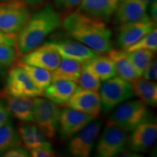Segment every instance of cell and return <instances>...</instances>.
<instances>
[{"instance_id": "1", "label": "cell", "mask_w": 157, "mask_h": 157, "mask_svg": "<svg viewBox=\"0 0 157 157\" xmlns=\"http://www.w3.org/2000/svg\"><path fill=\"white\" fill-rule=\"evenodd\" d=\"M61 24L68 36L98 53H108L113 48L112 32L102 20L77 10L68 13Z\"/></svg>"}, {"instance_id": "2", "label": "cell", "mask_w": 157, "mask_h": 157, "mask_svg": "<svg viewBox=\"0 0 157 157\" xmlns=\"http://www.w3.org/2000/svg\"><path fill=\"white\" fill-rule=\"evenodd\" d=\"M60 25V14L50 4L31 15L25 26L17 34L18 54L23 56L42 45L44 39Z\"/></svg>"}, {"instance_id": "3", "label": "cell", "mask_w": 157, "mask_h": 157, "mask_svg": "<svg viewBox=\"0 0 157 157\" xmlns=\"http://www.w3.org/2000/svg\"><path fill=\"white\" fill-rule=\"evenodd\" d=\"M110 113L109 122L117 125L127 133L132 132L140 124L151 121L147 105L140 100H128L117 105Z\"/></svg>"}, {"instance_id": "4", "label": "cell", "mask_w": 157, "mask_h": 157, "mask_svg": "<svg viewBox=\"0 0 157 157\" xmlns=\"http://www.w3.org/2000/svg\"><path fill=\"white\" fill-rule=\"evenodd\" d=\"M31 17L27 5L22 0H9L0 3V31L17 35Z\"/></svg>"}, {"instance_id": "5", "label": "cell", "mask_w": 157, "mask_h": 157, "mask_svg": "<svg viewBox=\"0 0 157 157\" xmlns=\"http://www.w3.org/2000/svg\"><path fill=\"white\" fill-rule=\"evenodd\" d=\"M99 90L102 110L106 113L135 95L130 82L123 79L119 76L104 81Z\"/></svg>"}, {"instance_id": "6", "label": "cell", "mask_w": 157, "mask_h": 157, "mask_svg": "<svg viewBox=\"0 0 157 157\" xmlns=\"http://www.w3.org/2000/svg\"><path fill=\"white\" fill-rule=\"evenodd\" d=\"M34 122L48 140H52L58 130L60 109L48 98L34 99Z\"/></svg>"}, {"instance_id": "7", "label": "cell", "mask_w": 157, "mask_h": 157, "mask_svg": "<svg viewBox=\"0 0 157 157\" xmlns=\"http://www.w3.org/2000/svg\"><path fill=\"white\" fill-rule=\"evenodd\" d=\"M5 91V94L14 97L36 98L43 95V90L37 87L18 65L9 70Z\"/></svg>"}, {"instance_id": "8", "label": "cell", "mask_w": 157, "mask_h": 157, "mask_svg": "<svg viewBox=\"0 0 157 157\" xmlns=\"http://www.w3.org/2000/svg\"><path fill=\"white\" fill-rule=\"evenodd\" d=\"M128 135L117 125L108 121L96 147L99 157L117 156L127 146Z\"/></svg>"}, {"instance_id": "9", "label": "cell", "mask_w": 157, "mask_h": 157, "mask_svg": "<svg viewBox=\"0 0 157 157\" xmlns=\"http://www.w3.org/2000/svg\"><path fill=\"white\" fill-rule=\"evenodd\" d=\"M102 122L92 120L81 130L71 137L68 151L74 157H87L91 154L95 141L101 132Z\"/></svg>"}, {"instance_id": "10", "label": "cell", "mask_w": 157, "mask_h": 157, "mask_svg": "<svg viewBox=\"0 0 157 157\" xmlns=\"http://www.w3.org/2000/svg\"><path fill=\"white\" fill-rule=\"evenodd\" d=\"M155 28L156 23L150 17L135 22L120 24L116 39L117 47L121 50H127Z\"/></svg>"}, {"instance_id": "11", "label": "cell", "mask_w": 157, "mask_h": 157, "mask_svg": "<svg viewBox=\"0 0 157 157\" xmlns=\"http://www.w3.org/2000/svg\"><path fill=\"white\" fill-rule=\"evenodd\" d=\"M44 44L54 48L61 58L72 59L82 63L100 54L78 41L68 39H52Z\"/></svg>"}, {"instance_id": "12", "label": "cell", "mask_w": 157, "mask_h": 157, "mask_svg": "<svg viewBox=\"0 0 157 157\" xmlns=\"http://www.w3.org/2000/svg\"><path fill=\"white\" fill-rule=\"evenodd\" d=\"M93 119L92 116L71 108L60 110L58 130L60 138L68 140Z\"/></svg>"}, {"instance_id": "13", "label": "cell", "mask_w": 157, "mask_h": 157, "mask_svg": "<svg viewBox=\"0 0 157 157\" xmlns=\"http://www.w3.org/2000/svg\"><path fill=\"white\" fill-rule=\"evenodd\" d=\"M157 125L154 121H145L138 125L128 137L127 146L135 153L147 152L156 143Z\"/></svg>"}, {"instance_id": "14", "label": "cell", "mask_w": 157, "mask_h": 157, "mask_svg": "<svg viewBox=\"0 0 157 157\" xmlns=\"http://www.w3.org/2000/svg\"><path fill=\"white\" fill-rule=\"evenodd\" d=\"M89 114L94 118L99 116L102 111L100 95L96 91L78 89L63 105Z\"/></svg>"}, {"instance_id": "15", "label": "cell", "mask_w": 157, "mask_h": 157, "mask_svg": "<svg viewBox=\"0 0 157 157\" xmlns=\"http://www.w3.org/2000/svg\"><path fill=\"white\" fill-rule=\"evenodd\" d=\"M61 56L54 48L43 44L28 53L23 55L20 63L31 65L52 72L58 67Z\"/></svg>"}, {"instance_id": "16", "label": "cell", "mask_w": 157, "mask_h": 157, "mask_svg": "<svg viewBox=\"0 0 157 157\" xmlns=\"http://www.w3.org/2000/svg\"><path fill=\"white\" fill-rule=\"evenodd\" d=\"M148 5L143 0H119L114 13L115 22L120 25L149 17Z\"/></svg>"}, {"instance_id": "17", "label": "cell", "mask_w": 157, "mask_h": 157, "mask_svg": "<svg viewBox=\"0 0 157 157\" xmlns=\"http://www.w3.org/2000/svg\"><path fill=\"white\" fill-rule=\"evenodd\" d=\"M119 2V0H82L78 10L107 23L114 15Z\"/></svg>"}, {"instance_id": "18", "label": "cell", "mask_w": 157, "mask_h": 157, "mask_svg": "<svg viewBox=\"0 0 157 157\" xmlns=\"http://www.w3.org/2000/svg\"><path fill=\"white\" fill-rule=\"evenodd\" d=\"M7 107L12 116L22 123L34 122V102L33 98L14 97L4 94Z\"/></svg>"}, {"instance_id": "19", "label": "cell", "mask_w": 157, "mask_h": 157, "mask_svg": "<svg viewBox=\"0 0 157 157\" xmlns=\"http://www.w3.org/2000/svg\"><path fill=\"white\" fill-rule=\"evenodd\" d=\"M77 83L68 80H56L43 90V95L58 105H63L78 89Z\"/></svg>"}, {"instance_id": "20", "label": "cell", "mask_w": 157, "mask_h": 157, "mask_svg": "<svg viewBox=\"0 0 157 157\" xmlns=\"http://www.w3.org/2000/svg\"><path fill=\"white\" fill-rule=\"evenodd\" d=\"M98 55L82 63V69L87 71L101 81H105L117 76L114 64L109 57Z\"/></svg>"}, {"instance_id": "21", "label": "cell", "mask_w": 157, "mask_h": 157, "mask_svg": "<svg viewBox=\"0 0 157 157\" xmlns=\"http://www.w3.org/2000/svg\"><path fill=\"white\" fill-rule=\"evenodd\" d=\"M108 53L114 64L117 75L119 77L128 82H132L137 78L140 77L132 63L129 61L126 51L121 49L112 48Z\"/></svg>"}, {"instance_id": "22", "label": "cell", "mask_w": 157, "mask_h": 157, "mask_svg": "<svg viewBox=\"0 0 157 157\" xmlns=\"http://www.w3.org/2000/svg\"><path fill=\"white\" fill-rule=\"evenodd\" d=\"M17 131L21 142L28 151L38 148L39 146L51 145L36 125L32 124V122L23 123L19 127Z\"/></svg>"}, {"instance_id": "23", "label": "cell", "mask_w": 157, "mask_h": 157, "mask_svg": "<svg viewBox=\"0 0 157 157\" xmlns=\"http://www.w3.org/2000/svg\"><path fill=\"white\" fill-rule=\"evenodd\" d=\"M134 95L146 105L152 107L157 105V85L154 81L138 77L130 82Z\"/></svg>"}, {"instance_id": "24", "label": "cell", "mask_w": 157, "mask_h": 157, "mask_svg": "<svg viewBox=\"0 0 157 157\" xmlns=\"http://www.w3.org/2000/svg\"><path fill=\"white\" fill-rule=\"evenodd\" d=\"M82 71V63L72 59L63 58L58 67L51 72L52 82L56 80H68L76 83Z\"/></svg>"}, {"instance_id": "25", "label": "cell", "mask_w": 157, "mask_h": 157, "mask_svg": "<svg viewBox=\"0 0 157 157\" xmlns=\"http://www.w3.org/2000/svg\"><path fill=\"white\" fill-rule=\"evenodd\" d=\"M21 137L13 121L9 120L0 127V154L13 147L21 146Z\"/></svg>"}, {"instance_id": "26", "label": "cell", "mask_w": 157, "mask_h": 157, "mask_svg": "<svg viewBox=\"0 0 157 157\" xmlns=\"http://www.w3.org/2000/svg\"><path fill=\"white\" fill-rule=\"evenodd\" d=\"M17 65L26 72L31 80L41 90H44L52 82V74L50 71L20 62Z\"/></svg>"}, {"instance_id": "27", "label": "cell", "mask_w": 157, "mask_h": 157, "mask_svg": "<svg viewBox=\"0 0 157 157\" xmlns=\"http://www.w3.org/2000/svg\"><path fill=\"white\" fill-rule=\"evenodd\" d=\"M127 54L129 61L132 63L140 77L144 70L154 58V52L148 50H136L127 52Z\"/></svg>"}, {"instance_id": "28", "label": "cell", "mask_w": 157, "mask_h": 157, "mask_svg": "<svg viewBox=\"0 0 157 157\" xmlns=\"http://www.w3.org/2000/svg\"><path fill=\"white\" fill-rule=\"evenodd\" d=\"M136 50H148L156 52L157 50V30L156 28L153 29L150 32L145 35L138 42L131 45L126 52H131Z\"/></svg>"}, {"instance_id": "29", "label": "cell", "mask_w": 157, "mask_h": 157, "mask_svg": "<svg viewBox=\"0 0 157 157\" xmlns=\"http://www.w3.org/2000/svg\"><path fill=\"white\" fill-rule=\"evenodd\" d=\"M76 83L79 84L78 87L82 90L98 92L101 87V80L90 72L82 69Z\"/></svg>"}, {"instance_id": "30", "label": "cell", "mask_w": 157, "mask_h": 157, "mask_svg": "<svg viewBox=\"0 0 157 157\" xmlns=\"http://www.w3.org/2000/svg\"><path fill=\"white\" fill-rule=\"evenodd\" d=\"M19 56L15 47L0 45V66H12L16 61L17 56Z\"/></svg>"}, {"instance_id": "31", "label": "cell", "mask_w": 157, "mask_h": 157, "mask_svg": "<svg viewBox=\"0 0 157 157\" xmlns=\"http://www.w3.org/2000/svg\"><path fill=\"white\" fill-rule=\"evenodd\" d=\"M29 154L31 156L33 157H54L57 156L51 145L31 149Z\"/></svg>"}, {"instance_id": "32", "label": "cell", "mask_w": 157, "mask_h": 157, "mask_svg": "<svg viewBox=\"0 0 157 157\" xmlns=\"http://www.w3.org/2000/svg\"><path fill=\"white\" fill-rule=\"evenodd\" d=\"M141 76L149 81H156L157 78V62L156 60L153 59L150 62Z\"/></svg>"}, {"instance_id": "33", "label": "cell", "mask_w": 157, "mask_h": 157, "mask_svg": "<svg viewBox=\"0 0 157 157\" xmlns=\"http://www.w3.org/2000/svg\"><path fill=\"white\" fill-rule=\"evenodd\" d=\"M2 156L5 157H29L30 156V154L25 147L18 146L9 149L3 153Z\"/></svg>"}, {"instance_id": "34", "label": "cell", "mask_w": 157, "mask_h": 157, "mask_svg": "<svg viewBox=\"0 0 157 157\" xmlns=\"http://www.w3.org/2000/svg\"><path fill=\"white\" fill-rule=\"evenodd\" d=\"M82 0H55L56 5L58 8L68 10L78 7Z\"/></svg>"}, {"instance_id": "35", "label": "cell", "mask_w": 157, "mask_h": 157, "mask_svg": "<svg viewBox=\"0 0 157 157\" xmlns=\"http://www.w3.org/2000/svg\"><path fill=\"white\" fill-rule=\"evenodd\" d=\"M17 35L5 34L0 31V45H7L16 48Z\"/></svg>"}, {"instance_id": "36", "label": "cell", "mask_w": 157, "mask_h": 157, "mask_svg": "<svg viewBox=\"0 0 157 157\" xmlns=\"http://www.w3.org/2000/svg\"><path fill=\"white\" fill-rule=\"evenodd\" d=\"M11 117L12 114L7 105L0 102V127L7 122L10 119Z\"/></svg>"}, {"instance_id": "37", "label": "cell", "mask_w": 157, "mask_h": 157, "mask_svg": "<svg viewBox=\"0 0 157 157\" xmlns=\"http://www.w3.org/2000/svg\"><path fill=\"white\" fill-rule=\"evenodd\" d=\"M151 5L150 7V15H149L151 19L156 23L157 20V4L156 2L154 1L151 2Z\"/></svg>"}, {"instance_id": "38", "label": "cell", "mask_w": 157, "mask_h": 157, "mask_svg": "<svg viewBox=\"0 0 157 157\" xmlns=\"http://www.w3.org/2000/svg\"><path fill=\"white\" fill-rule=\"evenodd\" d=\"M23 2L26 4V5H38L42 1V0H22Z\"/></svg>"}, {"instance_id": "39", "label": "cell", "mask_w": 157, "mask_h": 157, "mask_svg": "<svg viewBox=\"0 0 157 157\" xmlns=\"http://www.w3.org/2000/svg\"><path fill=\"white\" fill-rule=\"evenodd\" d=\"M4 68H5V66H0V78H1V76L2 75V74L4 72Z\"/></svg>"}, {"instance_id": "40", "label": "cell", "mask_w": 157, "mask_h": 157, "mask_svg": "<svg viewBox=\"0 0 157 157\" xmlns=\"http://www.w3.org/2000/svg\"><path fill=\"white\" fill-rule=\"evenodd\" d=\"M143 1L146 2H147L148 4H149V3H151V2H153L156 1V0H143Z\"/></svg>"}, {"instance_id": "41", "label": "cell", "mask_w": 157, "mask_h": 157, "mask_svg": "<svg viewBox=\"0 0 157 157\" xmlns=\"http://www.w3.org/2000/svg\"><path fill=\"white\" fill-rule=\"evenodd\" d=\"M6 1H9V0H0V2H6Z\"/></svg>"}]
</instances>
